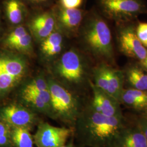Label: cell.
<instances>
[{
	"mask_svg": "<svg viewBox=\"0 0 147 147\" xmlns=\"http://www.w3.org/2000/svg\"><path fill=\"white\" fill-rule=\"evenodd\" d=\"M76 134L84 146L115 147L125 127L124 117L106 116L90 106L79 114L75 121Z\"/></svg>",
	"mask_w": 147,
	"mask_h": 147,
	"instance_id": "obj_1",
	"label": "cell"
},
{
	"mask_svg": "<svg viewBox=\"0 0 147 147\" xmlns=\"http://www.w3.org/2000/svg\"><path fill=\"white\" fill-rule=\"evenodd\" d=\"M26 59L19 53L0 47V100L16 88L27 71Z\"/></svg>",
	"mask_w": 147,
	"mask_h": 147,
	"instance_id": "obj_2",
	"label": "cell"
},
{
	"mask_svg": "<svg viewBox=\"0 0 147 147\" xmlns=\"http://www.w3.org/2000/svg\"><path fill=\"white\" fill-rule=\"evenodd\" d=\"M83 37L86 45L94 55L106 61L113 59L111 32L101 18L96 16L89 20L84 27Z\"/></svg>",
	"mask_w": 147,
	"mask_h": 147,
	"instance_id": "obj_3",
	"label": "cell"
},
{
	"mask_svg": "<svg viewBox=\"0 0 147 147\" xmlns=\"http://www.w3.org/2000/svg\"><path fill=\"white\" fill-rule=\"evenodd\" d=\"M47 82L53 116L64 121L75 122L80 113L76 98L67 89L52 79H49Z\"/></svg>",
	"mask_w": 147,
	"mask_h": 147,
	"instance_id": "obj_4",
	"label": "cell"
},
{
	"mask_svg": "<svg viewBox=\"0 0 147 147\" xmlns=\"http://www.w3.org/2000/svg\"><path fill=\"white\" fill-rule=\"evenodd\" d=\"M100 3L106 16L118 24L129 22L147 13L143 0H100Z\"/></svg>",
	"mask_w": 147,
	"mask_h": 147,
	"instance_id": "obj_5",
	"label": "cell"
},
{
	"mask_svg": "<svg viewBox=\"0 0 147 147\" xmlns=\"http://www.w3.org/2000/svg\"><path fill=\"white\" fill-rule=\"evenodd\" d=\"M117 40L120 51L127 57L138 59L140 62L147 58V48L138 39L133 26L127 25L120 27Z\"/></svg>",
	"mask_w": 147,
	"mask_h": 147,
	"instance_id": "obj_6",
	"label": "cell"
},
{
	"mask_svg": "<svg viewBox=\"0 0 147 147\" xmlns=\"http://www.w3.org/2000/svg\"><path fill=\"white\" fill-rule=\"evenodd\" d=\"M71 133L68 128L42 123L39 125L33 138L37 147H61L65 144Z\"/></svg>",
	"mask_w": 147,
	"mask_h": 147,
	"instance_id": "obj_7",
	"label": "cell"
},
{
	"mask_svg": "<svg viewBox=\"0 0 147 147\" xmlns=\"http://www.w3.org/2000/svg\"><path fill=\"white\" fill-rule=\"evenodd\" d=\"M0 120L11 127H24L30 129L36 121L31 110L16 103H11L0 109Z\"/></svg>",
	"mask_w": 147,
	"mask_h": 147,
	"instance_id": "obj_8",
	"label": "cell"
},
{
	"mask_svg": "<svg viewBox=\"0 0 147 147\" xmlns=\"http://www.w3.org/2000/svg\"><path fill=\"white\" fill-rule=\"evenodd\" d=\"M57 70L62 78L73 83L81 82L85 73L82 58L78 53L74 50L63 54L58 63Z\"/></svg>",
	"mask_w": 147,
	"mask_h": 147,
	"instance_id": "obj_9",
	"label": "cell"
},
{
	"mask_svg": "<svg viewBox=\"0 0 147 147\" xmlns=\"http://www.w3.org/2000/svg\"><path fill=\"white\" fill-rule=\"evenodd\" d=\"M93 91V99L91 106L96 112L109 117H123L121 103L115 98L98 88L90 82Z\"/></svg>",
	"mask_w": 147,
	"mask_h": 147,
	"instance_id": "obj_10",
	"label": "cell"
},
{
	"mask_svg": "<svg viewBox=\"0 0 147 147\" xmlns=\"http://www.w3.org/2000/svg\"><path fill=\"white\" fill-rule=\"evenodd\" d=\"M115 147H147V140L137 125L125 127L118 137Z\"/></svg>",
	"mask_w": 147,
	"mask_h": 147,
	"instance_id": "obj_11",
	"label": "cell"
},
{
	"mask_svg": "<svg viewBox=\"0 0 147 147\" xmlns=\"http://www.w3.org/2000/svg\"><path fill=\"white\" fill-rule=\"evenodd\" d=\"M55 20L51 14L44 13L36 17L31 23V28L35 36L45 39L53 31Z\"/></svg>",
	"mask_w": 147,
	"mask_h": 147,
	"instance_id": "obj_12",
	"label": "cell"
},
{
	"mask_svg": "<svg viewBox=\"0 0 147 147\" xmlns=\"http://www.w3.org/2000/svg\"><path fill=\"white\" fill-rule=\"evenodd\" d=\"M120 102L137 110L147 109V91L134 88L124 89L121 94Z\"/></svg>",
	"mask_w": 147,
	"mask_h": 147,
	"instance_id": "obj_13",
	"label": "cell"
},
{
	"mask_svg": "<svg viewBox=\"0 0 147 147\" xmlns=\"http://www.w3.org/2000/svg\"><path fill=\"white\" fill-rule=\"evenodd\" d=\"M5 16L12 25H18L22 21L24 7L21 0H5L3 3Z\"/></svg>",
	"mask_w": 147,
	"mask_h": 147,
	"instance_id": "obj_14",
	"label": "cell"
},
{
	"mask_svg": "<svg viewBox=\"0 0 147 147\" xmlns=\"http://www.w3.org/2000/svg\"><path fill=\"white\" fill-rule=\"evenodd\" d=\"M125 76L132 88L147 91V74L142 69L136 66L130 67L126 70Z\"/></svg>",
	"mask_w": 147,
	"mask_h": 147,
	"instance_id": "obj_15",
	"label": "cell"
},
{
	"mask_svg": "<svg viewBox=\"0 0 147 147\" xmlns=\"http://www.w3.org/2000/svg\"><path fill=\"white\" fill-rule=\"evenodd\" d=\"M59 20L63 25L70 29L79 26L83 19V12L78 8H62L59 13Z\"/></svg>",
	"mask_w": 147,
	"mask_h": 147,
	"instance_id": "obj_16",
	"label": "cell"
},
{
	"mask_svg": "<svg viewBox=\"0 0 147 147\" xmlns=\"http://www.w3.org/2000/svg\"><path fill=\"white\" fill-rule=\"evenodd\" d=\"M11 140L15 147H34V138L30 129L24 127H11Z\"/></svg>",
	"mask_w": 147,
	"mask_h": 147,
	"instance_id": "obj_17",
	"label": "cell"
},
{
	"mask_svg": "<svg viewBox=\"0 0 147 147\" xmlns=\"http://www.w3.org/2000/svg\"><path fill=\"white\" fill-rule=\"evenodd\" d=\"M93 74L94 79V84L98 88L110 95L120 102V97L110 84V82L105 74L102 64L95 68Z\"/></svg>",
	"mask_w": 147,
	"mask_h": 147,
	"instance_id": "obj_18",
	"label": "cell"
},
{
	"mask_svg": "<svg viewBox=\"0 0 147 147\" xmlns=\"http://www.w3.org/2000/svg\"><path fill=\"white\" fill-rule=\"evenodd\" d=\"M62 36L58 32H53L44 39L41 45L42 53L47 56H53L60 53L62 49Z\"/></svg>",
	"mask_w": 147,
	"mask_h": 147,
	"instance_id": "obj_19",
	"label": "cell"
},
{
	"mask_svg": "<svg viewBox=\"0 0 147 147\" xmlns=\"http://www.w3.org/2000/svg\"><path fill=\"white\" fill-rule=\"evenodd\" d=\"M105 74L111 86L115 90L121 99V94L124 90L123 86L125 80L124 73L119 69L112 68L106 64H102Z\"/></svg>",
	"mask_w": 147,
	"mask_h": 147,
	"instance_id": "obj_20",
	"label": "cell"
},
{
	"mask_svg": "<svg viewBox=\"0 0 147 147\" xmlns=\"http://www.w3.org/2000/svg\"><path fill=\"white\" fill-rule=\"evenodd\" d=\"M21 98L35 110L53 116L51 107L45 103L39 96L31 93L21 92Z\"/></svg>",
	"mask_w": 147,
	"mask_h": 147,
	"instance_id": "obj_21",
	"label": "cell"
},
{
	"mask_svg": "<svg viewBox=\"0 0 147 147\" xmlns=\"http://www.w3.org/2000/svg\"><path fill=\"white\" fill-rule=\"evenodd\" d=\"M3 48L16 53L28 52L32 47L31 36L27 33L25 35L10 42L2 45Z\"/></svg>",
	"mask_w": 147,
	"mask_h": 147,
	"instance_id": "obj_22",
	"label": "cell"
},
{
	"mask_svg": "<svg viewBox=\"0 0 147 147\" xmlns=\"http://www.w3.org/2000/svg\"><path fill=\"white\" fill-rule=\"evenodd\" d=\"M49 90L48 82L42 77L33 79L25 86L22 92H36Z\"/></svg>",
	"mask_w": 147,
	"mask_h": 147,
	"instance_id": "obj_23",
	"label": "cell"
},
{
	"mask_svg": "<svg viewBox=\"0 0 147 147\" xmlns=\"http://www.w3.org/2000/svg\"><path fill=\"white\" fill-rule=\"evenodd\" d=\"M11 126L0 120V147H11Z\"/></svg>",
	"mask_w": 147,
	"mask_h": 147,
	"instance_id": "obj_24",
	"label": "cell"
},
{
	"mask_svg": "<svg viewBox=\"0 0 147 147\" xmlns=\"http://www.w3.org/2000/svg\"><path fill=\"white\" fill-rule=\"evenodd\" d=\"M137 36L142 45L147 47V23L140 22L135 28Z\"/></svg>",
	"mask_w": 147,
	"mask_h": 147,
	"instance_id": "obj_25",
	"label": "cell"
},
{
	"mask_svg": "<svg viewBox=\"0 0 147 147\" xmlns=\"http://www.w3.org/2000/svg\"><path fill=\"white\" fill-rule=\"evenodd\" d=\"M63 8L75 9L78 8L82 3V0H61Z\"/></svg>",
	"mask_w": 147,
	"mask_h": 147,
	"instance_id": "obj_26",
	"label": "cell"
},
{
	"mask_svg": "<svg viewBox=\"0 0 147 147\" xmlns=\"http://www.w3.org/2000/svg\"><path fill=\"white\" fill-rule=\"evenodd\" d=\"M137 126L141 129L147 140V118L142 117L138 119L137 121Z\"/></svg>",
	"mask_w": 147,
	"mask_h": 147,
	"instance_id": "obj_27",
	"label": "cell"
},
{
	"mask_svg": "<svg viewBox=\"0 0 147 147\" xmlns=\"http://www.w3.org/2000/svg\"><path fill=\"white\" fill-rule=\"evenodd\" d=\"M142 67L147 70V57L144 61L141 62Z\"/></svg>",
	"mask_w": 147,
	"mask_h": 147,
	"instance_id": "obj_28",
	"label": "cell"
},
{
	"mask_svg": "<svg viewBox=\"0 0 147 147\" xmlns=\"http://www.w3.org/2000/svg\"><path fill=\"white\" fill-rule=\"evenodd\" d=\"M32 2H37V3H40V2H45L47 0H30Z\"/></svg>",
	"mask_w": 147,
	"mask_h": 147,
	"instance_id": "obj_29",
	"label": "cell"
},
{
	"mask_svg": "<svg viewBox=\"0 0 147 147\" xmlns=\"http://www.w3.org/2000/svg\"><path fill=\"white\" fill-rule=\"evenodd\" d=\"M75 147L74 146L73 144H71V143H70V144H69L68 145H64L63 146H62V147Z\"/></svg>",
	"mask_w": 147,
	"mask_h": 147,
	"instance_id": "obj_30",
	"label": "cell"
},
{
	"mask_svg": "<svg viewBox=\"0 0 147 147\" xmlns=\"http://www.w3.org/2000/svg\"><path fill=\"white\" fill-rule=\"evenodd\" d=\"M143 117L147 118V109L146 110L144 111V115H143Z\"/></svg>",
	"mask_w": 147,
	"mask_h": 147,
	"instance_id": "obj_31",
	"label": "cell"
},
{
	"mask_svg": "<svg viewBox=\"0 0 147 147\" xmlns=\"http://www.w3.org/2000/svg\"><path fill=\"white\" fill-rule=\"evenodd\" d=\"M88 147V146H84V147Z\"/></svg>",
	"mask_w": 147,
	"mask_h": 147,
	"instance_id": "obj_32",
	"label": "cell"
},
{
	"mask_svg": "<svg viewBox=\"0 0 147 147\" xmlns=\"http://www.w3.org/2000/svg\"><path fill=\"white\" fill-rule=\"evenodd\" d=\"M0 26H1V22H0Z\"/></svg>",
	"mask_w": 147,
	"mask_h": 147,
	"instance_id": "obj_33",
	"label": "cell"
}]
</instances>
